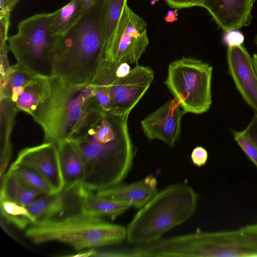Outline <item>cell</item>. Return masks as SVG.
Wrapping results in <instances>:
<instances>
[{"mask_svg":"<svg viewBox=\"0 0 257 257\" xmlns=\"http://www.w3.org/2000/svg\"><path fill=\"white\" fill-rule=\"evenodd\" d=\"M128 115L104 112L71 139L82 160L81 184L96 192L119 184L128 173L134 150L127 126Z\"/></svg>","mask_w":257,"mask_h":257,"instance_id":"1","label":"cell"},{"mask_svg":"<svg viewBox=\"0 0 257 257\" xmlns=\"http://www.w3.org/2000/svg\"><path fill=\"white\" fill-rule=\"evenodd\" d=\"M108 0H96L65 33L57 36L55 76L90 84L105 60L103 27Z\"/></svg>","mask_w":257,"mask_h":257,"instance_id":"2","label":"cell"},{"mask_svg":"<svg viewBox=\"0 0 257 257\" xmlns=\"http://www.w3.org/2000/svg\"><path fill=\"white\" fill-rule=\"evenodd\" d=\"M104 112L92 85L73 84L55 76L47 78L45 94L32 116L43 130L44 142L58 145Z\"/></svg>","mask_w":257,"mask_h":257,"instance_id":"3","label":"cell"},{"mask_svg":"<svg viewBox=\"0 0 257 257\" xmlns=\"http://www.w3.org/2000/svg\"><path fill=\"white\" fill-rule=\"evenodd\" d=\"M25 233L34 243L60 242L77 251L119 244L126 237L124 226L80 211L37 221Z\"/></svg>","mask_w":257,"mask_h":257,"instance_id":"4","label":"cell"},{"mask_svg":"<svg viewBox=\"0 0 257 257\" xmlns=\"http://www.w3.org/2000/svg\"><path fill=\"white\" fill-rule=\"evenodd\" d=\"M197 201L194 190L183 184L171 185L158 191L127 225V241L137 245L161 238L165 232L192 216Z\"/></svg>","mask_w":257,"mask_h":257,"instance_id":"5","label":"cell"},{"mask_svg":"<svg viewBox=\"0 0 257 257\" xmlns=\"http://www.w3.org/2000/svg\"><path fill=\"white\" fill-rule=\"evenodd\" d=\"M8 41L19 66L36 76H55L57 36L51 28L50 13L37 14L22 20L17 33Z\"/></svg>","mask_w":257,"mask_h":257,"instance_id":"6","label":"cell"},{"mask_svg":"<svg viewBox=\"0 0 257 257\" xmlns=\"http://www.w3.org/2000/svg\"><path fill=\"white\" fill-rule=\"evenodd\" d=\"M212 73L208 63L183 57L170 64L164 83L185 113L202 114L212 104Z\"/></svg>","mask_w":257,"mask_h":257,"instance_id":"7","label":"cell"},{"mask_svg":"<svg viewBox=\"0 0 257 257\" xmlns=\"http://www.w3.org/2000/svg\"><path fill=\"white\" fill-rule=\"evenodd\" d=\"M198 256L257 257V223L234 230L196 235Z\"/></svg>","mask_w":257,"mask_h":257,"instance_id":"8","label":"cell"},{"mask_svg":"<svg viewBox=\"0 0 257 257\" xmlns=\"http://www.w3.org/2000/svg\"><path fill=\"white\" fill-rule=\"evenodd\" d=\"M147 24L125 5L105 61L137 64L149 44Z\"/></svg>","mask_w":257,"mask_h":257,"instance_id":"9","label":"cell"},{"mask_svg":"<svg viewBox=\"0 0 257 257\" xmlns=\"http://www.w3.org/2000/svg\"><path fill=\"white\" fill-rule=\"evenodd\" d=\"M154 79L153 70L142 65H137L125 77L116 78L109 89V112L120 116L128 115Z\"/></svg>","mask_w":257,"mask_h":257,"instance_id":"10","label":"cell"},{"mask_svg":"<svg viewBox=\"0 0 257 257\" xmlns=\"http://www.w3.org/2000/svg\"><path fill=\"white\" fill-rule=\"evenodd\" d=\"M28 167L39 173L49 184L54 193L62 192L64 180L57 145L44 142L21 150L14 162Z\"/></svg>","mask_w":257,"mask_h":257,"instance_id":"11","label":"cell"},{"mask_svg":"<svg viewBox=\"0 0 257 257\" xmlns=\"http://www.w3.org/2000/svg\"><path fill=\"white\" fill-rule=\"evenodd\" d=\"M185 114L174 98L141 121L143 132L149 140H159L173 147L180 136L182 118Z\"/></svg>","mask_w":257,"mask_h":257,"instance_id":"12","label":"cell"},{"mask_svg":"<svg viewBox=\"0 0 257 257\" xmlns=\"http://www.w3.org/2000/svg\"><path fill=\"white\" fill-rule=\"evenodd\" d=\"M226 60L229 74L236 89L257 114V73L252 57L240 45L228 47Z\"/></svg>","mask_w":257,"mask_h":257,"instance_id":"13","label":"cell"},{"mask_svg":"<svg viewBox=\"0 0 257 257\" xmlns=\"http://www.w3.org/2000/svg\"><path fill=\"white\" fill-rule=\"evenodd\" d=\"M254 0H203L202 7L225 32L248 26Z\"/></svg>","mask_w":257,"mask_h":257,"instance_id":"14","label":"cell"},{"mask_svg":"<svg viewBox=\"0 0 257 257\" xmlns=\"http://www.w3.org/2000/svg\"><path fill=\"white\" fill-rule=\"evenodd\" d=\"M158 192L157 181L153 176L130 184H118L96 192L101 197L140 208Z\"/></svg>","mask_w":257,"mask_h":257,"instance_id":"15","label":"cell"},{"mask_svg":"<svg viewBox=\"0 0 257 257\" xmlns=\"http://www.w3.org/2000/svg\"><path fill=\"white\" fill-rule=\"evenodd\" d=\"M94 192L81 184L75 187L79 211L96 217L113 219L131 207L128 204L101 197Z\"/></svg>","mask_w":257,"mask_h":257,"instance_id":"16","label":"cell"},{"mask_svg":"<svg viewBox=\"0 0 257 257\" xmlns=\"http://www.w3.org/2000/svg\"><path fill=\"white\" fill-rule=\"evenodd\" d=\"M57 147L64 180L63 191H69L82 183L84 177L83 164L71 139L62 141L57 145Z\"/></svg>","mask_w":257,"mask_h":257,"instance_id":"17","label":"cell"},{"mask_svg":"<svg viewBox=\"0 0 257 257\" xmlns=\"http://www.w3.org/2000/svg\"><path fill=\"white\" fill-rule=\"evenodd\" d=\"M13 101L10 98L1 97V177L7 167L12 155L10 136L17 111Z\"/></svg>","mask_w":257,"mask_h":257,"instance_id":"18","label":"cell"},{"mask_svg":"<svg viewBox=\"0 0 257 257\" xmlns=\"http://www.w3.org/2000/svg\"><path fill=\"white\" fill-rule=\"evenodd\" d=\"M1 178L0 197H4L27 207L40 193L26 186L18 175L9 169Z\"/></svg>","mask_w":257,"mask_h":257,"instance_id":"19","label":"cell"},{"mask_svg":"<svg viewBox=\"0 0 257 257\" xmlns=\"http://www.w3.org/2000/svg\"><path fill=\"white\" fill-rule=\"evenodd\" d=\"M66 204V193L62 191L42 195L26 207L37 222L59 215L64 210Z\"/></svg>","mask_w":257,"mask_h":257,"instance_id":"20","label":"cell"},{"mask_svg":"<svg viewBox=\"0 0 257 257\" xmlns=\"http://www.w3.org/2000/svg\"><path fill=\"white\" fill-rule=\"evenodd\" d=\"M47 78L37 76L21 90L13 101L18 110L33 115L45 94Z\"/></svg>","mask_w":257,"mask_h":257,"instance_id":"21","label":"cell"},{"mask_svg":"<svg viewBox=\"0 0 257 257\" xmlns=\"http://www.w3.org/2000/svg\"><path fill=\"white\" fill-rule=\"evenodd\" d=\"M51 14V26L56 36L64 34L81 16L80 0H71L63 7Z\"/></svg>","mask_w":257,"mask_h":257,"instance_id":"22","label":"cell"},{"mask_svg":"<svg viewBox=\"0 0 257 257\" xmlns=\"http://www.w3.org/2000/svg\"><path fill=\"white\" fill-rule=\"evenodd\" d=\"M36 77L16 63L11 66L7 76L1 79V97L13 101L23 88Z\"/></svg>","mask_w":257,"mask_h":257,"instance_id":"23","label":"cell"},{"mask_svg":"<svg viewBox=\"0 0 257 257\" xmlns=\"http://www.w3.org/2000/svg\"><path fill=\"white\" fill-rule=\"evenodd\" d=\"M1 215L8 222L20 229H25L36 221L26 207L9 198L0 197Z\"/></svg>","mask_w":257,"mask_h":257,"instance_id":"24","label":"cell"},{"mask_svg":"<svg viewBox=\"0 0 257 257\" xmlns=\"http://www.w3.org/2000/svg\"><path fill=\"white\" fill-rule=\"evenodd\" d=\"M127 0H108L103 27V36L106 54L115 36Z\"/></svg>","mask_w":257,"mask_h":257,"instance_id":"25","label":"cell"},{"mask_svg":"<svg viewBox=\"0 0 257 257\" xmlns=\"http://www.w3.org/2000/svg\"><path fill=\"white\" fill-rule=\"evenodd\" d=\"M9 170L14 171L28 187L41 194H55L47 182L33 169L13 163Z\"/></svg>","mask_w":257,"mask_h":257,"instance_id":"26","label":"cell"},{"mask_svg":"<svg viewBox=\"0 0 257 257\" xmlns=\"http://www.w3.org/2000/svg\"><path fill=\"white\" fill-rule=\"evenodd\" d=\"M234 139L238 146L257 168V148L244 131H232Z\"/></svg>","mask_w":257,"mask_h":257,"instance_id":"27","label":"cell"},{"mask_svg":"<svg viewBox=\"0 0 257 257\" xmlns=\"http://www.w3.org/2000/svg\"><path fill=\"white\" fill-rule=\"evenodd\" d=\"M244 40L243 35L238 30L226 31L223 37L224 42L228 47L242 45Z\"/></svg>","mask_w":257,"mask_h":257,"instance_id":"28","label":"cell"},{"mask_svg":"<svg viewBox=\"0 0 257 257\" xmlns=\"http://www.w3.org/2000/svg\"><path fill=\"white\" fill-rule=\"evenodd\" d=\"M191 158L195 165L201 167L206 164L208 159V153L202 147H196L191 153Z\"/></svg>","mask_w":257,"mask_h":257,"instance_id":"29","label":"cell"},{"mask_svg":"<svg viewBox=\"0 0 257 257\" xmlns=\"http://www.w3.org/2000/svg\"><path fill=\"white\" fill-rule=\"evenodd\" d=\"M173 8L181 9L193 7H202L203 0H165Z\"/></svg>","mask_w":257,"mask_h":257,"instance_id":"30","label":"cell"},{"mask_svg":"<svg viewBox=\"0 0 257 257\" xmlns=\"http://www.w3.org/2000/svg\"><path fill=\"white\" fill-rule=\"evenodd\" d=\"M8 49L9 45L7 43L1 47V79H4L7 76L11 67L8 58Z\"/></svg>","mask_w":257,"mask_h":257,"instance_id":"31","label":"cell"},{"mask_svg":"<svg viewBox=\"0 0 257 257\" xmlns=\"http://www.w3.org/2000/svg\"><path fill=\"white\" fill-rule=\"evenodd\" d=\"M19 0H0V19L10 18L11 13Z\"/></svg>","mask_w":257,"mask_h":257,"instance_id":"32","label":"cell"},{"mask_svg":"<svg viewBox=\"0 0 257 257\" xmlns=\"http://www.w3.org/2000/svg\"><path fill=\"white\" fill-rule=\"evenodd\" d=\"M248 137L257 148V114L255 113L247 127L244 130Z\"/></svg>","mask_w":257,"mask_h":257,"instance_id":"33","label":"cell"},{"mask_svg":"<svg viewBox=\"0 0 257 257\" xmlns=\"http://www.w3.org/2000/svg\"><path fill=\"white\" fill-rule=\"evenodd\" d=\"M10 24V18L0 19V46L7 43L8 40V31Z\"/></svg>","mask_w":257,"mask_h":257,"instance_id":"34","label":"cell"},{"mask_svg":"<svg viewBox=\"0 0 257 257\" xmlns=\"http://www.w3.org/2000/svg\"><path fill=\"white\" fill-rule=\"evenodd\" d=\"M130 64L121 63L118 64L116 68V78H121L126 76L131 71Z\"/></svg>","mask_w":257,"mask_h":257,"instance_id":"35","label":"cell"},{"mask_svg":"<svg viewBox=\"0 0 257 257\" xmlns=\"http://www.w3.org/2000/svg\"><path fill=\"white\" fill-rule=\"evenodd\" d=\"M96 0H80L81 7V15Z\"/></svg>","mask_w":257,"mask_h":257,"instance_id":"36","label":"cell"},{"mask_svg":"<svg viewBox=\"0 0 257 257\" xmlns=\"http://www.w3.org/2000/svg\"><path fill=\"white\" fill-rule=\"evenodd\" d=\"M253 61L254 65V67L257 73V53H255L252 56Z\"/></svg>","mask_w":257,"mask_h":257,"instance_id":"37","label":"cell"},{"mask_svg":"<svg viewBox=\"0 0 257 257\" xmlns=\"http://www.w3.org/2000/svg\"><path fill=\"white\" fill-rule=\"evenodd\" d=\"M255 43L256 44V48H257V35L256 36L255 38Z\"/></svg>","mask_w":257,"mask_h":257,"instance_id":"38","label":"cell"}]
</instances>
